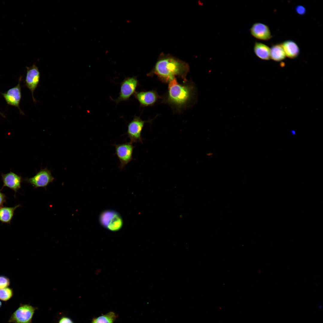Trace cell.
<instances>
[{"label": "cell", "mask_w": 323, "mask_h": 323, "mask_svg": "<svg viewBox=\"0 0 323 323\" xmlns=\"http://www.w3.org/2000/svg\"><path fill=\"white\" fill-rule=\"evenodd\" d=\"M101 224L106 229L112 231H116L122 227L123 222L120 214L112 210L103 211L99 217Z\"/></svg>", "instance_id": "obj_4"}, {"label": "cell", "mask_w": 323, "mask_h": 323, "mask_svg": "<svg viewBox=\"0 0 323 323\" xmlns=\"http://www.w3.org/2000/svg\"><path fill=\"white\" fill-rule=\"evenodd\" d=\"M253 49L255 55L260 59L263 60L270 59V48L266 45L255 42Z\"/></svg>", "instance_id": "obj_16"}, {"label": "cell", "mask_w": 323, "mask_h": 323, "mask_svg": "<svg viewBox=\"0 0 323 323\" xmlns=\"http://www.w3.org/2000/svg\"><path fill=\"white\" fill-rule=\"evenodd\" d=\"M58 323H74V322L70 318L66 316H63L60 319Z\"/></svg>", "instance_id": "obj_22"}, {"label": "cell", "mask_w": 323, "mask_h": 323, "mask_svg": "<svg viewBox=\"0 0 323 323\" xmlns=\"http://www.w3.org/2000/svg\"><path fill=\"white\" fill-rule=\"evenodd\" d=\"M2 306V302H1V301H0V308H1V307Z\"/></svg>", "instance_id": "obj_25"}, {"label": "cell", "mask_w": 323, "mask_h": 323, "mask_svg": "<svg viewBox=\"0 0 323 323\" xmlns=\"http://www.w3.org/2000/svg\"><path fill=\"white\" fill-rule=\"evenodd\" d=\"M250 31L253 37L260 40L267 41L272 37L269 27L261 23H254L250 28Z\"/></svg>", "instance_id": "obj_12"}, {"label": "cell", "mask_w": 323, "mask_h": 323, "mask_svg": "<svg viewBox=\"0 0 323 323\" xmlns=\"http://www.w3.org/2000/svg\"><path fill=\"white\" fill-rule=\"evenodd\" d=\"M286 56L281 44L272 45L270 48V59L276 61L284 60Z\"/></svg>", "instance_id": "obj_17"}, {"label": "cell", "mask_w": 323, "mask_h": 323, "mask_svg": "<svg viewBox=\"0 0 323 323\" xmlns=\"http://www.w3.org/2000/svg\"><path fill=\"white\" fill-rule=\"evenodd\" d=\"M189 70L188 63L170 54L161 53L152 71L162 81L168 82L179 77L185 80Z\"/></svg>", "instance_id": "obj_1"}, {"label": "cell", "mask_w": 323, "mask_h": 323, "mask_svg": "<svg viewBox=\"0 0 323 323\" xmlns=\"http://www.w3.org/2000/svg\"><path fill=\"white\" fill-rule=\"evenodd\" d=\"M37 308L30 304H20L8 320L10 323H32V319Z\"/></svg>", "instance_id": "obj_5"}, {"label": "cell", "mask_w": 323, "mask_h": 323, "mask_svg": "<svg viewBox=\"0 0 323 323\" xmlns=\"http://www.w3.org/2000/svg\"><path fill=\"white\" fill-rule=\"evenodd\" d=\"M22 77L20 76L18 84L8 90L5 92L1 93L7 103L10 105L17 108L20 112L24 115L23 112L20 109L19 104L22 98L20 83Z\"/></svg>", "instance_id": "obj_9"}, {"label": "cell", "mask_w": 323, "mask_h": 323, "mask_svg": "<svg viewBox=\"0 0 323 323\" xmlns=\"http://www.w3.org/2000/svg\"><path fill=\"white\" fill-rule=\"evenodd\" d=\"M134 96L142 107L153 105L158 98L157 94L153 90L136 92Z\"/></svg>", "instance_id": "obj_13"}, {"label": "cell", "mask_w": 323, "mask_h": 323, "mask_svg": "<svg viewBox=\"0 0 323 323\" xmlns=\"http://www.w3.org/2000/svg\"><path fill=\"white\" fill-rule=\"evenodd\" d=\"M26 68L25 86L31 91L33 100L35 103L36 101L34 97L33 93L39 82L40 73L38 67L35 64L30 67H27Z\"/></svg>", "instance_id": "obj_10"}, {"label": "cell", "mask_w": 323, "mask_h": 323, "mask_svg": "<svg viewBox=\"0 0 323 323\" xmlns=\"http://www.w3.org/2000/svg\"><path fill=\"white\" fill-rule=\"evenodd\" d=\"M115 154L120 162L119 168L123 169L133 159L132 154L134 147L131 142L114 144Z\"/></svg>", "instance_id": "obj_6"}, {"label": "cell", "mask_w": 323, "mask_h": 323, "mask_svg": "<svg viewBox=\"0 0 323 323\" xmlns=\"http://www.w3.org/2000/svg\"><path fill=\"white\" fill-rule=\"evenodd\" d=\"M169 83L167 98L169 102L179 107L186 104L191 97L192 87L179 83L176 78Z\"/></svg>", "instance_id": "obj_2"}, {"label": "cell", "mask_w": 323, "mask_h": 323, "mask_svg": "<svg viewBox=\"0 0 323 323\" xmlns=\"http://www.w3.org/2000/svg\"><path fill=\"white\" fill-rule=\"evenodd\" d=\"M281 44L286 57L291 59H294L298 57L300 53V49L294 41L287 40Z\"/></svg>", "instance_id": "obj_14"}, {"label": "cell", "mask_w": 323, "mask_h": 323, "mask_svg": "<svg viewBox=\"0 0 323 323\" xmlns=\"http://www.w3.org/2000/svg\"><path fill=\"white\" fill-rule=\"evenodd\" d=\"M295 10L298 14L301 15H304L306 12L305 8L301 5L297 6L295 7Z\"/></svg>", "instance_id": "obj_21"}, {"label": "cell", "mask_w": 323, "mask_h": 323, "mask_svg": "<svg viewBox=\"0 0 323 323\" xmlns=\"http://www.w3.org/2000/svg\"><path fill=\"white\" fill-rule=\"evenodd\" d=\"M13 289L7 287L0 289V300L7 301L10 299L13 296Z\"/></svg>", "instance_id": "obj_19"}, {"label": "cell", "mask_w": 323, "mask_h": 323, "mask_svg": "<svg viewBox=\"0 0 323 323\" xmlns=\"http://www.w3.org/2000/svg\"><path fill=\"white\" fill-rule=\"evenodd\" d=\"M117 317V315L114 312L111 311L94 318L91 323H113Z\"/></svg>", "instance_id": "obj_18"}, {"label": "cell", "mask_w": 323, "mask_h": 323, "mask_svg": "<svg viewBox=\"0 0 323 323\" xmlns=\"http://www.w3.org/2000/svg\"><path fill=\"white\" fill-rule=\"evenodd\" d=\"M1 178L3 186L0 190L2 191L4 187H6L14 191L15 197L18 190L21 187V183L23 179L21 176L10 171L7 173H1Z\"/></svg>", "instance_id": "obj_11"}, {"label": "cell", "mask_w": 323, "mask_h": 323, "mask_svg": "<svg viewBox=\"0 0 323 323\" xmlns=\"http://www.w3.org/2000/svg\"><path fill=\"white\" fill-rule=\"evenodd\" d=\"M7 197L5 194L0 190V208L3 206L4 203H7Z\"/></svg>", "instance_id": "obj_23"}, {"label": "cell", "mask_w": 323, "mask_h": 323, "mask_svg": "<svg viewBox=\"0 0 323 323\" xmlns=\"http://www.w3.org/2000/svg\"><path fill=\"white\" fill-rule=\"evenodd\" d=\"M54 179L51 171L46 168L41 169L32 177L25 178L23 181L31 185L34 188H46L50 183L53 182Z\"/></svg>", "instance_id": "obj_7"}, {"label": "cell", "mask_w": 323, "mask_h": 323, "mask_svg": "<svg viewBox=\"0 0 323 323\" xmlns=\"http://www.w3.org/2000/svg\"><path fill=\"white\" fill-rule=\"evenodd\" d=\"M10 284V280L5 275H0V289L8 287Z\"/></svg>", "instance_id": "obj_20"}, {"label": "cell", "mask_w": 323, "mask_h": 323, "mask_svg": "<svg viewBox=\"0 0 323 323\" xmlns=\"http://www.w3.org/2000/svg\"><path fill=\"white\" fill-rule=\"evenodd\" d=\"M0 115L4 117H5L4 115L0 112Z\"/></svg>", "instance_id": "obj_24"}, {"label": "cell", "mask_w": 323, "mask_h": 323, "mask_svg": "<svg viewBox=\"0 0 323 323\" xmlns=\"http://www.w3.org/2000/svg\"><path fill=\"white\" fill-rule=\"evenodd\" d=\"M149 122L142 120L139 117L135 115L127 126V134L132 143H142L141 133L145 123Z\"/></svg>", "instance_id": "obj_8"}, {"label": "cell", "mask_w": 323, "mask_h": 323, "mask_svg": "<svg viewBox=\"0 0 323 323\" xmlns=\"http://www.w3.org/2000/svg\"><path fill=\"white\" fill-rule=\"evenodd\" d=\"M19 204L13 207L2 206L0 208V222L2 223L10 225L11 221L14 216L15 210L21 207Z\"/></svg>", "instance_id": "obj_15"}, {"label": "cell", "mask_w": 323, "mask_h": 323, "mask_svg": "<svg viewBox=\"0 0 323 323\" xmlns=\"http://www.w3.org/2000/svg\"><path fill=\"white\" fill-rule=\"evenodd\" d=\"M139 85L138 81L136 76L125 77L120 83L119 95L117 98L112 99L118 104L122 101L128 100L135 92Z\"/></svg>", "instance_id": "obj_3"}]
</instances>
